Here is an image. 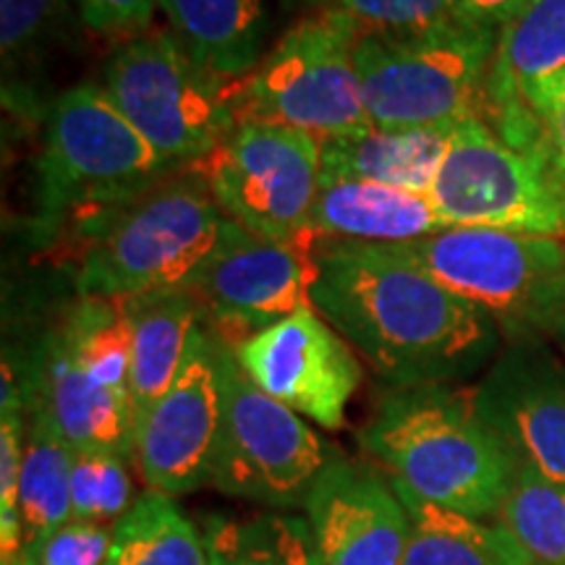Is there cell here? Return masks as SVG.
<instances>
[{
    "label": "cell",
    "instance_id": "6da1fadb",
    "mask_svg": "<svg viewBox=\"0 0 565 565\" xmlns=\"http://www.w3.org/2000/svg\"><path fill=\"white\" fill-rule=\"evenodd\" d=\"M312 307L387 387L456 385L494 362L500 328L383 244L320 242Z\"/></svg>",
    "mask_w": 565,
    "mask_h": 565
},
{
    "label": "cell",
    "instance_id": "7a4b0ae2",
    "mask_svg": "<svg viewBox=\"0 0 565 565\" xmlns=\"http://www.w3.org/2000/svg\"><path fill=\"white\" fill-rule=\"evenodd\" d=\"M359 445L416 498L469 519L498 521L519 458L456 385L387 387Z\"/></svg>",
    "mask_w": 565,
    "mask_h": 565
},
{
    "label": "cell",
    "instance_id": "3957f363",
    "mask_svg": "<svg viewBox=\"0 0 565 565\" xmlns=\"http://www.w3.org/2000/svg\"><path fill=\"white\" fill-rule=\"evenodd\" d=\"M168 162L126 121L103 84H76L51 105L34 162V228L42 236H79L105 212L121 207L171 175Z\"/></svg>",
    "mask_w": 565,
    "mask_h": 565
},
{
    "label": "cell",
    "instance_id": "277c9868",
    "mask_svg": "<svg viewBox=\"0 0 565 565\" xmlns=\"http://www.w3.org/2000/svg\"><path fill=\"white\" fill-rule=\"evenodd\" d=\"M19 370L26 406L45 414L71 448L134 461L131 328L124 301L79 296Z\"/></svg>",
    "mask_w": 565,
    "mask_h": 565
},
{
    "label": "cell",
    "instance_id": "5b68a950",
    "mask_svg": "<svg viewBox=\"0 0 565 565\" xmlns=\"http://www.w3.org/2000/svg\"><path fill=\"white\" fill-rule=\"evenodd\" d=\"M225 215L194 168L105 212L74 238L82 299H131L183 288L221 238Z\"/></svg>",
    "mask_w": 565,
    "mask_h": 565
},
{
    "label": "cell",
    "instance_id": "8992f818",
    "mask_svg": "<svg viewBox=\"0 0 565 565\" xmlns=\"http://www.w3.org/2000/svg\"><path fill=\"white\" fill-rule=\"evenodd\" d=\"M383 246L484 309L508 341L545 338L565 312V238L448 228Z\"/></svg>",
    "mask_w": 565,
    "mask_h": 565
},
{
    "label": "cell",
    "instance_id": "52a82bcc",
    "mask_svg": "<svg viewBox=\"0 0 565 565\" xmlns=\"http://www.w3.org/2000/svg\"><path fill=\"white\" fill-rule=\"evenodd\" d=\"M362 26L335 11L301 17L242 82L231 84L236 126L273 124L317 139L372 126L356 71Z\"/></svg>",
    "mask_w": 565,
    "mask_h": 565
},
{
    "label": "cell",
    "instance_id": "ba28073f",
    "mask_svg": "<svg viewBox=\"0 0 565 565\" xmlns=\"http://www.w3.org/2000/svg\"><path fill=\"white\" fill-rule=\"evenodd\" d=\"M498 34L475 21L414 38L362 32L356 71L370 124L416 129L482 116Z\"/></svg>",
    "mask_w": 565,
    "mask_h": 565
},
{
    "label": "cell",
    "instance_id": "9c48e42d",
    "mask_svg": "<svg viewBox=\"0 0 565 565\" xmlns=\"http://www.w3.org/2000/svg\"><path fill=\"white\" fill-rule=\"evenodd\" d=\"M103 89L147 145L179 168L200 166L236 129L231 84L196 66L171 30L124 40L105 63Z\"/></svg>",
    "mask_w": 565,
    "mask_h": 565
},
{
    "label": "cell",
    "instance_id": "30bf717a",
    "mask_svg": "<svg viewBox=\"0 0 565 565\" xmlns=\"http://www.w3.org/2000/svg\"><path fill=\"white\" fill-rule=\"evenodd\" d=\"M338 456L341 450L324 443L299 414L259 391L225 349L223 416L210 487L275 511L303 508Z\"/></svg>",
    "mask_w": 565,
    "mask_h": 565
},
{
    "label": "cell",
    "instance_id": "8fae6325",
    "mask_svg": "<svg viewBox=\"0 0 565 565\" xmlns=\"http://www.w3.org/2000/svg\"><path fill=\"white\" fill-rule=\"evenodd\" d=\"M450 228L565 238V192L547 166L515 150L482 116L456 124L433 194Z\"/></svg>",
    "mask_w": 565,
    "mask_h": 565
},
{
    "label": "cell",
    "instance_id": "7c38bea8",
    "mask_svg": "<svg viewBox=\"0 0 565 565\" xmlns=\"http://www.w3.org/2000/svg\"><path fill=\"white\" fill-rule=\"evenodd\" d=\"M320 154L322 141L309 131L242 124L194 171L228 221L273 242H309Z\"/></svg>",
    "mask_w": 565,
    "mask_h": 565
},
{
    "label": "cell",
    "instance_id": "4fadbf2b",
    "mask_svg": "<svg viewBox=\"0 0 565 565\" xmlns=\"http://www.w3.org/2000/svg\"><path fill=\"white\" fill-rule=\"evenodd\" d=\"M315 244L273 242L225 217L215 249L186 282L202 320L233 345L312 307Z\"/></svg>",
    "mask_w": 565,
    "mask_h": 565
},
{
    "label": "cell",
    "instance_id": "5bb4252c",
    "mask_svg": "<svg viewBox=\"0 0 565 565\" xmlns=\"http://www.w3.org/2000/svg\"><path fill=\"white\" fill-rule=\"evenodd\" d=\"M225 341L204 320L166 395L134 433V466L150 490L189 494L210 487L223 416Z\"/></svg>",
    "mask_w": 565,
    "mask_h": 565
},
{
    "label": "cell",
    "instance_id": "9a60e30c",
    "mask_svg": "<svg viewBox=\"0 0 565 565\" xmlns=\"http://www.w3.org/2000/svg\"><path fill=\"white\" fill-rule=\"evenodd\" d=\"M259 391L322 429H341L362 385V362L351 343L315 307L228 345Z\"/></svg>",
    "mask_w": 565,
    "mask_h": 565
},
{
    "label": "cell",
    "instance_id": "2e32d148",
    "mask_svg": "<svg viewBox=\"0 0 565 565\" xmlns=\"http://www.w3.org/2000/svg\"><path fill=\"white\" fill-rule=\"evenodd\" d=\"M471 398L521 463L565 484V362L545 338L508 341Z\"/></svg>",
    "mask_w": 565,
    "mask_h": 565
},
{
    "label": "cell",
    "instance_id": "e0dca14e",
    "mask_svg": "<svg viewBox=\"0 0 565 565\" xmlns=\"http://www.w3.org/2000/svg\"><path fill=\"white\" fill-rule=\"evenodd\" d=\"M303 511L320 565H404L408 511L374 461L338 456Z\"/></svg>",
    "mask_w": 565,
    "mask_h": 565
},
{
    "label": "cell",
    "instance_id": "ac0fdd59",
    "mask_svg": "<svg viewBox=\"0 0 565 565\" xmlns=\"http://www.w3.org/2000/svg\"><path fill=\"white\" fill-rule=\"evenodd\" d=\"M565 71V0H526L498 34L482 118L515 150L540 158L532 103Z\"/></svg>",
    "mask_w": 565,
    "mask_h": 565
},
{
    "label": "cell",
    "instance_id": "d6986e66",
    "mask_svg": "<svg viewBox=\"0 0 565 565\" xmlns=\"http://www.w3.org/2000/svg\"><path fill=\"white\" fill-rule=\"evenodd\" d=\"M429 194L404 192L370 181L320 179L307 238L356 244H406L448 231Z\"/></svg>",
    "mask_w": 565,
    "mask_h": 565
},
{
    "label": "cell",
    "instance_id": "ffe728a7",
    "mask_svg": "<svg viewBox=\"0 0 565 565\" xmlns=\"http://www.w3.org/2000/svg\"><path fill=\"white\" fill-rule=\"evenodd\" d=\"M456 124L416 129H364L322 139L320 179L370 181L404 192L433 194Z\"/></svg>",
    "mask_w": 565,
    "mask_h": 565
},
{
    "label": "cell",
    "instance_id": "44dd1931",
    "mask_svg": "<svg viewBox=\"0 0 565 565\" xmlns=\"http://www.w3.org/2000/svg\"><path fill=\"white\" fill-rule=\"evenodd\" d=\"M121 301L131 328V406L137 433V424L179 374L202 312L186 288H166Z\"/></svg>",
    "mask_w": 565,
    "mask_h": 565
},
{
    "label": "cell",
    "instance_id": "7402d4cb",
    "mask_svg": "<svg viewBox=\"0 0 565 565\" xmlns=\"http://www.w3.org/2000/svg\"><path fill=\"white\" fill-rule=\"evenodd\" d=\"M171 34L196 66L225 84L242 82L259 63L263 0H160Z\"/></svg>",
    "mask_w": 565,
    "mask_h": 565
},
{
    "label": "cell",
    "instance_id": "603a6c76",
    "mask_svg": "<svg viewBox=\"0 0 565 565\" xmlns=\"http://www.w3.org/2000/svg\"><path fill=\"white\" fill-rule=\"evenodd\" d=\"M408 511L404 565H532L505 526L416 498L393 479Z\"/></svg>",
    "mask_w": 565,
    "mask_h": 565
},
{
    "label": "cell",
    "instance_id": "cb8c5ba5",
    "mask_svg": "<svg viewBox=\"0 0 565 565\" xmlns=\"http://www.w3.org/2000/svg\"><path fill=\"white\" fill-rule=\"evenodd\" d=\"M71 463L74 448L63 440L45 414L26 406L24 458L19 477V515L26 547L74 519Z\"/></svg>",
    "mask_w": 565,
    "mask_h": 565
},
{
    "label": "cell",
    "instance_id": "d4e9b609",
    "mask_svg": "<svg viewBox=\"0 0 565 565\" xmlns=\"http://www.w3.org/2000/svg\"><path fill=\"white\" fill-rule=\"evenodd\" d=\"M108 565H210L204 536L173 494L150 490L113 524Z\"/></svg>",
    "mask_w": 565,
    "mask_h": 565
},
{
    "label": "cell",
    "instance_id": "484cf974",
    "mask_svg": "<svg viewBox=\"0 0 565 565\" xmlns=\"http://www.w3.org/2000/svg\"><path fill=\"white\" fill-rule=\"evenodd\" d=\"M202 536L210 565H320L307 515L215 513Z\"/></svg>",
    "mask_w": 565,
    "mask_h": 565
},
{
    "label": "cell",
    "instance_id": "4316f807",
    "mask_svg": "<svg viewBox=\"0 0 565 565\" xmlns=\"http://www.w3.org/2000/svg\"><path fill=\"white\" fill-rule=\"evenodd\" d=\"M498 524L513 534L532 565H565V484L519 461Z\"/></svg>",
    "mask_w": 565,
    "mask_h": 565
},
{
    "label": "cell",
    "instance_id": "83f0119b",
    "mask_svg": "<svg viewBox=\"0 0 565 565\" xmlns=\"http://www.w3.org/2000/svg\"><path fill=\"white\" fill-rule=\"evenodd\" d=\"M320 11H335L356 21L366 34L414 38L448 26L469 24L461 0H309ZM477 24V21H475Z\"/></svg>",
    "mask_w": 565,
    "mask_h": 565
},
{
    "label": "cell",
    "instance_id": "f1b7e54d",
    "mask_svg": "<svg viewBox=\"0 0 565 565\" xmlns=\"http://www.w3.org/2000/svg\"><path fill=\"white\" fill-rule=\"evenodd\" d=\"M129 458L103 450H74L71 463V511L74 519L116 524L134 505Z\"/></svg>",
    "mask_w": 565,
    "mask_h": 565
},
{
    "label": "cell",
    "instance_id": "f546056e",
    "mask_svg": "<svg viewBox=\"0 0 565 565\" xmlns=\"http://www.w3.org/2000/svg\"><path fill=\"white\" fill-rule=\"evenodd\" d=\"M74 0H0V53L6 76L51 45Z\"/></svg>",
    "mask_w": 565,
    "mask_h": 565
},
{
    "label": "cell",
    "instance_id": "4dcf8cb0",
    "mask_svg": "<svg viewBox=\"0 0 565 565\" xmlns=\"http://www.w3.org/2000/svg\"><path fill=\"white\" fill-rule=\"evenodd\" d=\"M110 547L113 526L71 519L26 547L24 561L30 565H108Z\"/></svg>",
    "mask_w": 565,
    "mask_h": 565
},
{
    "label": "cell",
    "instance_id": "1f68e13d",
    "mask_svg": "<svg viewBox=\"0 0 565 565\" xmlns=\"http://www.w3.org/2000/svg\"><path fill=\"white\" fill-rule=\"evenodd\" d=\"M82 24L100 38H137L152 24L160 0H74Z\"/></svg>",
    "mask_w": 565,
    "mask_h": 565
},
{
    "label": "cell",
    "instance_id": "d6a6232c",
    "mask_svg": "<svg viewBox=\"0 0 565 565\" xmlns=\"http://www.w3.org/2000/svg\"><path fill=\"white\" fill-rule=\"evenodd\" d=\"M532 113L542 131L540 160L565 192V74H557L536 92Z\"/></svg>",
    "mask_w": 565,
    "mask_h": 565
},
{
    "label": "cell",
    "instance_id": "836d02e7",
    "mask_svg": "<svg viewBox=\"0 0 565 565\" xmlns=\"http://www.w3.org/2000/svg\"><path fill=\"white\" fill-rule=\"evenodd\" d=\"M526 0H461L466 17L490 30H503Z\"/></svg>",
    "mask_w": 565,
    "mask_h": 565
},
{
    "label": "cell",
    "instance_id": "e575fe53",
    "mask_svg": "<svg viewBox=\"0 0 565 565\" xmlns=\"http://www.w3.org/2000/svg\"><path fill=\"white\" fill-rule=\"evenodd\" d=\"M557 341V345H561L563 353H565V312L557 317V322L553 324V333H550Z\"/></svg>",
    "mask_w": 565,
    "mask_h": 565
},
{
    "label": "cell",
    "instance_id": "d590c367",
    "mask_svg": "<svg viewBox=\"0 0 565 565\" xmlns=\"http://www.w3.org/2000/svg\"><path fill=\"white\" fill-rule=\"evenodd\" d=\"M17 565H30V563H26V561H24V557H21V561H19Z\"/></svg>",
    "mask_w": 565,
    "mask_h": 565
},
{
    "label": "cell",
    "instance_id": "8d00e7d4",
    "mask_svg": "<svg viewBox=\"0 0 565 565\" xmlns=\"http://www.w3.org/2000/svg\"><path fill=\"white\" fill-rule=\"evenodd\" d=\"M563 74H565V71H563Z\"/></svg>",
    "mask_w": 565,
    "mask_h": 565
}]
</instances>
